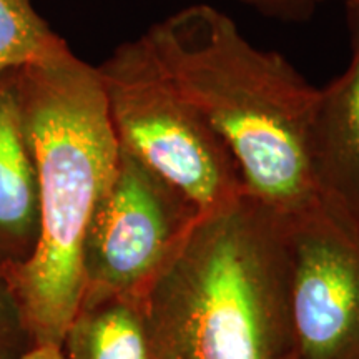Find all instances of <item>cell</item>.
<instances>
[{
    "label": "cell",
    "instance_id": "cell-1",
    "mask_svg": "<svg viewBox=\"0 0 359 359\" xmlns=\"http://www.w3.org/2000/svg\"><path fill=\"white\" fill-rule=\"evenodd\" d=\"M143 37L175 90L231 151L246 193L286 222L323 203L311 158L320 88L208 4L173 12Z\"/></svg>",
    "mask_w": 359,
    "mask_h": 359
},
{
    "label": "cell",
    "instance_id": "cell-2",
    "mask_svg": "<svg viewBox=\"0 0 359 359\" xmlns=\"http://www.w3.org/2000/svg\"><path fill=\"white\" fill-rule=\"evenodd\" d=\"M13 74L39 182L34 255L2 273L34 346L62 348L83 294V248L120 160L97 67L74 52Z\"/></svg>",
    "mask_w": 359,
    "mask_h": 359
},
{
    "label": "cell",
    "instance_id": "cell-3",
    "mask_svg": "<svg viewBox=\"0 0 359 359\" xmlns=\"http://www.w3.org/2000/svg\"><path fill=\"white\" fill-rule=\"evenodd\" d=\"M143 309L156 359H296L288 222L246 191L200 213Z\"/></svg>",
    "mask_w": 359,
    "mask_h": 359
},
{
    "label": "cell",
    "instance_id": "cell-4",
    "mask_svg": "<svg viewBox=\"0 0 359 359\" xmlns=\"http://www.w3.org/2000/svg\"><path fill=\"white\" fill-rule=\"evenodd\" d=\"M97 72L120 148L200 213L246 191L231 151L175 90L143 35L116 47Z\"/></svg>",
    "mask_w": 359,
    "mask_h": 359
},
{
    "label": "cell",
    "instance_id": "cell-5",
    "mask_svg": "<svg viewBox=\"0 0 359 359\" xmlns=\"http://www.w3.org/2000/svg\"><path fill=\"white\" fill-rule=\"evenodd\" d=\"M198 215L182 191L120 148L115 178L85 240L82 302L143 298Z\"/></svg>",
    "mask_w": 359,
    "mask_h": 359
},
{
    "label": "cell",
    "instance_id": "cell-6",
    "mask_svg": "<svg viewBox=\"0 0 359 359\" xmlns=\"http://www.w3.org/2000/svg\"><path fill=\"white\" fill-rule=\"evenodd\" d=\"M296 359H359V228L325 201L288 222Z\"/></svg>",
    "mask_w": 359,
    "mask_h": 359
},
{
    "label": "cell",
    "instance_id": "cell-7",
    "mask_svg": "<svg viewBox=\"0 0 359 359\" xmlns=\"http://www.w3.org/2000/svg\"><path fill=\"white\" fill-rule=\"evenodd\" d=\"M351 58L320 88L311 158L323 201L359 228V11L348 8Z\"/></svg>",
    "mask_w": 359,
    "mask_h": 359
},
{
    "label": "cell",
    "instance_id": "cell-8",
    "mask_svg": "<svg viewBox=\"0 0 359 359\" xmlns=\"http://www.w3.org/2000/svg\"><path fill=\"white\" fill-rule=\"evenodd\" d=\"M39 233L37 172L11 72L0 79V275L32 257Z\"/></svg>",
    "mask_w": 359,
    "mask_h": 359
},
{
    "label": "cell",
    "instance_id": "cell-9",
    "mask_svg": "<svg viewBox=\"0 0 359 359\" xmlns=\"http://www.w3.org/2000/svg\"><path fill=\"white\" fill-rule=\"evenodd\" d=\"M65 359H156L143 298L109 296L82 302L67 327Z\"/></svg>",
    "mask_w": 359,
    "mask_h": 359
},
{
    "label": "cell",
    "instance_id": "cell-10",
    "mask_svg": "<svg viewBox=\"0 0 359 359\" xmlns=\"http://www.w3.org/2000/svg\"><path fill=\"white\" fill-rule=\"evenodd\" d=\"M70 52L65 40L35 12L32 0H0V79Z\"/></svg>",
    "mask_w": 359,
    "mask_h": 359
},
{
    "label": "cell",
    "instance_id": "cell-11",
    "mask_svg": "<svg viewBox=\"0 0 359 359\" xmlns=\"http://www.w3.org/2000/svg\"><path fill=\"white\" fill-rule=\"evenodd\" d=\"M34 348L24 318L8 288L6 278L0 275V359H19Z\"/></svg>",
    "mask_w": 359,
    "mask_h": 359
},
{
    "label": "cell",
    "instance_id": "cell-12",
    "mask_svg": "<svg viewBox=\"0 0 359 359\" xmlns=\"http://www.w3.org/2000/svg\"><path fill=\"white\" fill-rule=\"evenodd\" d=\"M253 8L264 17L285 22H306L316 11L320 0H233Z\"/></svg>",
    "mask_w": 359,
    "mask_h": 359
},
{
    "label": "cell",
    "instance_id": "cell-13",
    "mask_svg": "<svg viewBox=\"0 0 359 359\" xmlns=\"http://www.w3.org/2000/svg\"><path fill=\"white\" fill-rule=\"evenodd\" d=\"M19 359H65L64 351L55 344H42V346H34Z\"/></svg>",
    "mask_w": 359,
    "mask_h": 359
},
{
    "label": "cell",
    "instance_id": "cell-14",
    "mask_svg": "<svg viewBox=\"0 0 359 359\" xmlns=\"http://www.w3.org/2000/svg\"><path fill=\"white\" fill-rule=\"evenodd\" d=\"M320 2H326V0H320ZM338 2H343L348 8H356V11H359V0H338Z\"/></svg>",
    "mask_w": 359,
    "mask_h": 359
}]
</instances>
